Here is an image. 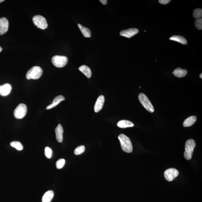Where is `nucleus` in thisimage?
<instances>
[{
  "instance_id": "obj_1",
  "label": "nucleus",
  "mask_w": 202,
  "mask_h": 202,
  "mask_svg": "<svg viewBox=\"0 0 202 202\" xmlns=\"http://www.w3.org/2000/svg\"><path fill=\"white\" fill-rule=\"evenodd\" d=\"M118 138L121 143V147L124 151L130 153L132 151V142L129 138L124 134H121Z\"/></svg>"
},
{
  "instance_id": "obj_2",
  "label": "nucleus",
  "mask_w": 202,
  "mask_h": 202,
  "mask_svg": "<svg viewBox=\"0 0 202 202\" xmlns=\"http://www.w3.org/2000/svg\"><path fill=\"white\" fill-rule=\"evenodd\" d=\"M43 70L39 66H35L28 70L26 74V77L27 79H37L42 75Z\"/></svg>"
},
{
  "instance_id": "obj_3",
  "label": "nucleus",
  "mask_w": 202,
  "mask_h": 202,
  "mask_svg": "<svg viewBox=\"0 0 202 202\" xmlns=\"http://www.w3.org/2000/svg\"><path fill=\"white\" fill-rule=\"evenodd\" d=\"M195 146V142L194 140L189 139L186 141L184 154L185 158L186 160H190L192 158L193 152Z\"/></svg>"
},
{
  "instance_id": "obj_4",
  "label": "nucleus",
  "mask_w": 202,
  "mask_h": 202,
  "mask_svg": "<svg viewBox=\"0 0 202 202\" xmlns=\"http://www.w3.org/2000/svg\"><path fill=\"white\" fill-rule=\"evenodd\" d=\"M138 99L141 104L148 111L153 113L154 108L151 102L144 94L141 93L138 95Z\"/></svg>"
},
{
  "instance_id": "obj_5",
  "label": "nucleus",
  "mask_w": 202,
  "mask_h": 202,
  "mask_svg": "<svg viewBox=\"0 0 202 202\" xmlns=\"http://www.w3.org/2000/svg\"><path fill=\"white\" fill-rule=\"evenodd\" d=\"M34 24L38 28L44 30L47 28V20L44 17L40 15H35L32 18Z\"/></svg>"
},
{
  "instance_id": "obj_6",
  "label": "nucleus",
  "mask_w": 202,
  "mask_h": 202,
  "mask_svg": "<svg viewBox=\"0 0 202 202\" xmlns=\"http://www.w3.org/2000/svg\"><path fill=\"white\" fill-rule=\"evenodd\" d=\"M67 57L55 55L52 58V62L54 65L57 67H63L65 66L68 62Z\"/></svg>"
},
{
  "instance_id": "obj_7",
  "label": "nucleus",
  "mask_w": 202,
  "mask_h": 202,
  "mask_svg": "<svg viewBox=\"0 0 202 202\" xmlns=\"http://www.w3.org/2000/svg\"><path fill=\"white\" fill-rule=\"evenodd\" d=\"M27 112V107L23 103H21L17 106L14 111V116L17 119H22L25 117Z\"/></svg>"
},
{
  "instance_id": "obj_8",
  "label": "nucleus",
  "mask_w": 202,
  "mask_h": 202,
  "mask_svg": "<svg viewBox=\"0 0 202 202\" xmlns=\"http://www.w3.org/2000/svg\"><path fill=\"white\" fill-rule=\"evenodd\" d=\"M179 175L178 171L174 168H170L165 171L164 173L165 178L168 181H172Z\"/></svg>"
},
{
  "instance_id": "obj_9",
  "label": "nucleus",
  "mask_w": 202,
  "mask_h": 202,
  "mask_svg": "<svg viewBox=\"0 0 202 202\" xmlns=\"http://www.w3.org/2000/svg\"><path fill=\"white\" fill-rule=\"evenodd\" d=\"M139 31L136 28H130L121 31L120 33L121 36L130 38L138 33Z\"/></svg>"
},
{
  "instance_id": "obj_10",
  "label": "nucleus",
  "mask_w": 202,
  "mask_h": 202,
  "mask_svg": "<svg viewBox=\"0 0 202 202\" xmlns=\"http://www.w3.org/2000/svg\"><path fill=\"white\" fill-rule=\"evenodd\" d=\"M9 22L7 18H0V35L4 34L8 30Z\"/></svg>"
},
{
  "instance_id": "obj_11",
  "label": "nucleus",
  "mask_w": 202,
  "mask_h": 202,
  "mask_svg": "<svg viewBox=\"0 0 202 202\" xmlns=\"http://www.w3.org/2000/svg\"><path fill=\"white\" fill-rule=\"evenodd\" d=\"M12 87L10 84H7L0 86V95L3 96H7L10 93Z\"/></svg>"
},
{
  "instance_id": "obj_12",
  "label": "nucleus",
  "mask_w": 202,
  "mask_h": 202,
  "mask_svg": "<svg viewBox=\"0 0 202 202\" xmlns=\"http://www.w3.org/2000/svg\"><path fill=\"white\" fill-rule=\"evenodd\" d=\"M104 97L103 95H100L97 99L95 106V111L96 113L99 112L103 107L104 102Z\"/></svg>"
},
{
  "instance_id": "obj_13",
  "label": "nucleus",
  "mask_w": 202,
  "mask_h": 202,
  "mask_svg": "<svg viewBox=\"0 0 202 202\" xmlns=\"http://www.w3.org/2000/svg\"><path fill=\"white\" fill-rule=\"evenodd\" d=\"M55 135L57 140L59 143L62 142L63 139V129L61 124H58L55 129Z\"/></svg>"
},
{
  "instance_id": "obj_14",
  "label": "nucleus",
  "mask_w": 202,
  "mask_h": 202,
  "mask_svg": "<svg viewBox=\"0 0 202 202\" xmlns=\"http://www.w3.org/2000/svg\"><path fill=\"white\" fill-rule=\"evenodd\" d=\"M64 97L63 96V95H60L55 97V98H54L53 101H52V103L51 104L48 106L47 108H46V109L48 110V109H50L52 108L55 107V106H56L58 104H59L61 102L64 101Z\"/></svg>"
},
{
  "instance_id": "obj_15",
  "label": "nucleus",
  "mask_w": 202,
  "mask_h": 202,
  "mask_svg": "<svg viewBox=\"0 0 202 202\" xmlns=\"http://www.w3.org/2000/svg\"><path fill=\"white\" fill-rule=\"evenodd\" d=\"M187 73V71L185 69H182L180 67H178L174 70L172 74H173L175 76L180 78L185 76Z\"/></svg>"
},
{
  "instance_id": "obj_16",
  "label": "nucleus",
  "mask_w": 202,
  "mask_h": 202,
  "mask_svg": "<svg viewBox=\"0 0 202 202\" xmlns=\"http://www.w3.org/2000/svg\"><path fill=\"white\" fill-rule=\"evenodd\" d=\"M197 120V117L195 116L190 117L185 120L183 123V126L184 127H189L192 126L196 122Z\"/></svg>"
},
{
  "instance_id": "obj_17",
  "label": "nucleus",
  "mask_w": 202,
  "mask_h": 202,
  "mask_svg": "<svg viewBox=\"0 0 202 202\" xmlns=\"http://www.w3.org/2000/svg\"><path fill=\"white\" fill-rule=\"evenodd\" d=\"M117 126L121 128H126L133 127L134 124L133 123L128 120H123L119 121L117 123Z\"/></svg>"
},
{
  "instance_id": "obj_18",
  "label": "nucleus",
  "mask_w": 202,
  "mask_h": 202,
  "mask_svg": "<svg viewBox=\"0 0 202 202\" xmlns=\"http://www.w3.org/2000/svg\"><path fill=\"white\" fill-rule=\"evenodd\" d=\"M54 196V192L53 191H48L43 196L42 202H51Z\"/></svg>"
},
{
  "instance_id": "obj_19",
  "label": "nucleus",
  "mask_w": 202,
  "mask_h": 202,
  "mask_svg": "<svg viewBox=\"0 0 202 202\" xmlns=\"http://www.w3.org/2000/svg\"><path fill=\"white\" fill-rule=\"evenodd\" d=\"M79 70L82 72L88 78H90L92 76V73L91 69L87 66L82 65L80 66L79 68Z\"/></svg>"
},
{
  "instance_id": "obj_20",
  "label": "nucleus",
  "mask_w": 202,
  "mask_h": 202,
  "mask_svg": "<svg viewBox=\"0 0 202 202\" xmlns=\"http://www.w3.org/2000/svg\"><path fill=\"white\" fill-rule=\"evenodd\" d=\"M169 39L172 41L177 42L182 44L186 45L187 44V40L183 36L174 35L169 38Z\"/></svg>"
},
{
  "instance_id": "obj_21",
  "label": "nucleus",
  "mask_w": 202,
  "mask_h": 202,
  "mask_svg": "<svg viewBox=\"0 0 202 202\" xmlns=\"http://www.w3.org/2000/svg\"><path fill=\"white\" fill-rule=\"evenodd\" d=\"M78 26L82 33L83 36L85 38H90L91 36V31L87 28L84 27L81 24H78Z\"/></svg>"
},
{
  "instance_id": "obj_22",
  "label": "nucleus",
  "mask_w": 202,
  "mask_h": 202,
  "mask_svg": "<svg viewBox=\"0 0 202 202\" xmlns=\"http://www.w3.org/2000/svg\"><path fill=\"white\" fill-rule=\"evenodd\" d=\"M10 145L12 147L14 148H15L18 151H21L23 148V145L19 141H14L11 142L10 143Z\"/></svg>"
},
{
  "instance_id": "obj_23",
  "label": "nucleus",
  "mask_w": 202,
  "mask_h": 202,
  "mask_svg": "<svg viewBox=\"0 0 202 202\" xmlns=\"http://www.w3.org/2000/svg\"><path fill=\"white\" fill-rule=\"evenodd\" d=\"M193 16L194 18L198 19L201 18L202 17V10L201 8H197L194 10Z\"/></svg>"
},
{
  "instance_id": "obj_24",
  "label": "nucleus",
  "mask_w": 202,
  "mask_h": 202,
  "mask_svg": "<svg viewBox=\"0 0 202 202\" xmlns=\"http://www.w3.org/2000/svg\"><path fill=\"white\" fill-rule=\"evenodd\" d=\"M85 150V147L83 145H81L77 147L74 151V154L76 155H79L82 154Z\"/></svg>"
},
{
  "instance_id": "obj_25",
  "label": "nucleus",
  "mask_w": 202,
  "mask_h": 202,
  "mask_svg": "<svg viewBox=\"0 0 202 202\" xmlns=\"http://www.w3.org/2000/svg\"><path fill=\"white\" fill-rule=\"evenodd\" d=\"M65 164V160L64 159L61 158L58 160L56 163L57 169H62Z\"/></svg>"
},
{
  "instance_id": "obj_26",
  "label": "nucleus",
  "mask_w": 202,
  "mask_h": 202,
  "mask_svg": "<svg viewBox=\"0 0 202 202\" xmlns=\"http://www.w3.org/2000/svg\"><path fill=\"white\" fill-rule=\"evenodd\" d=\"M195 24L196 27L198 30H201L202 29V19L198 18L195 20Z\"/></svg>"
},
{
  "instance_id": "obj_27",
  "label": "nucleus",
  "mask_w": 202,
  "mask_h": 202,
  "mask_svg": "<svg viewBox=\"0 0 202 202\" xmlns=\"http://www.w3.org/2000/svg\"><path fill=\"white\" fill-rule=\"evenodd\" d=\"M45 155L46 157L48 158H51L52 151V149L48 147H46L45 150Z\"/></svg>"
},
{
  "instance_id": "obj_28",
  "label": "nucleus",
  "mask_w": 202,
  "mask_h": 202,
  "mask_svg": "<svg viewBox=\"0 0 202 202\" xmlns=\"http://www.w3.org/2000/svg\"><path fill=\"white\" fill-rule=\"evenodd\" d=\"M171 1L170 0H159V2L162 5H166L169 4Z\"/></svg>"
},
{
  "instance_id": "obj_29",
  "label": "nucleus",
  "mask_w": 202,
  "mask_h": 202,
  "mask_svg": "<svg viewBox=\"0 0 202 202\" xmlns=\"http://www.w3.org/2000/svg\"><path fill=\"white\" fill-rule=\"evenodd\" d=\"M100 1L104 5H105L107 3V0H100Z\"/></svg>"
},
{
  "instance_id": "obj_30",
  "label": "nucleus",
  "mask_w": 202,
  "mask_h": 202,
  "mask_svg": "<svg viewBox=\"0 0 202 202\" xmlns=\"http://www.w3.org/2000/svg\"><path fill=\"white\" fill-rule=\"evenodd\" d=\"M200 78H201V79L202 78V74L201 73V74L200 75Z\"/></svg>"
},
{
  "instance_id": "obj_31",
  "label": "nucleus",
  "mask_w": 202,
  "mask_h": 202,
  "mask_svg": "<svg viewBox=\"0 0 202 202\" xmlns=\"http://www.w3.org/2000/svg\"><path fill=\"white\" fill-rule=\"evenodd\" d=\"M4 1V0H0V3Z\"/></svg>"
},
{
  "instance_id": "obj_32",
  "label": "nucleus",
  "mask_w": 202,
  "mask_h": 202,
  "mask_svg": "<svg viewBox=\"0 0 202 202\" xmlns=\"http://www.w3.org/2000/svg\"><path fill=\"white\" fill-rule=\"evenodd\" d=\"M2 51V48L1 47H0V52H1Z\"/></svg>"
}]
</instances>
